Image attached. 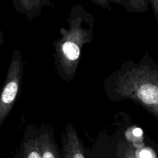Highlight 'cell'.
<instances>
[{
  "mask_svg": "<svg viewBox=\"0 0 158 158\" xmlns=\"http://www.w3.org/2000/svg\"><path fill=\"white\" fill-rule=\"evenodd\" d=\"M63 27L60 36L53 42L54 64L59 77L66 82L75 77L85 45L90 43L94 32V17L81 5H75Z\"/></svg>",
  "mask_w": 158,
  "mask_h": 158,
  "instance_id": "1",
  "label": "cell"
},
{
  "mask_svg": "<svg viewBox=\"0 0 158 158\" xmlns=\"http://www.w3.org/2000/svg\"><path fill=\"white\" fill-rule=\"evenodd\" d=\"M24 60L19 49L12 54L2 89L0 93V127L12 110L21 89L24 76Z\"/></svg>",
  "mask_w": 158,
  "mask_h": 158,
  "instance_id": "2",
  "label": "cell"
},
{
  "mask_svg": "<svg viewBox=\"0 0 158 158\" xmlns=\"http://www.w3.org/2000/svg\"><path fill=\"white\" fill-rule=\"evenodd\" d=\"M15 158H42L38 126L29 124L26 127Z\"/></svg>",
  "mask_w": 158,
  "mask_h": 158,
  "instance_id": "3",
  "label": "cell"
},
{
  "mask_svg": "<svg viewBox=\"0 0 158 158\" xmlns=\"http://www.w3.org/2000/svg\"><path fill=\"white\" fill-rule=\"evenodd\" d=\"M62 158H86L85 148L75 127L67 123L62 136Z\"/></svg>",
  "mask_w": 158,
  "mask_h": 158,
  "instance_id": "4",
  "label": "cell"
},
{
  "mask_svg": "<svg viewBox=\"0 0 158 158\" xmlns=\"http://www.w3.org/2000/svg\"><path fill=\"white\" fill-rule=\"evenodd\" d=\"M39 143L42 158H62L51 126L43 124L39 127Z\"/></svg>",
  "mask_w": 158,
  "mask_h": 158,
  "instance_id": "5",
  "label": "cell"
},
{
  "mask_svg": "<svg viewBox=\"0 0 158 158\" xmlns=\"http://www.w3.org/2000/svg\"><path fill=\"white\" fill-rule=\"evenodd\" d=\"M15 10L29 21L41 15L43 9L50 5L51 0H12Z\"/></svg>",
  "mask_w": 158,
  "mask_h": 158,
  "instance_id": "6",
  "label": "cell"
},
{
  "mask_svg": "<svg viewBox=\"0 0 158 158\" xmlns=\"http://www.w3.org/2000/svg\"><path fill=\"white\" fill-rule=\"evenodd\" d=\"M116 158H136L134 145L125 140H120L117 145Z\"/></svg>",
  "mask_w": 158,
  "mask_h": 158,
  "instance_id": "7",
  "label": "cell"
},
{
  "mask_svg": "<svg viewBox=\"0 0 158 158\" xmlns=\"http://www.w3.org/2000/svg\"><path fill=\"white\" fill-rule=\"evenodd\" d=\"M136 158H156L154 153L149 149L147 148H141V149H135Z\"/></svg>",
  "mask_w": 158,
  "mask_h": 158,
  "instance_id": "8",
  "label": "cell"
},
{
  "mask_svg": "<svg viewBox=\"0 0 158 158\" xmlns=\"http://www.w3.org/2000/svg\"><path fill=\"white\" fill-rule=\"evenodd\" d=\"M97 5L103 7L109 8L112 3H117V4L121 5L123 3V0H92Z\"/></svg>",
  "mask_w": 158,
  "mask_h": 158,
  "instance_id": "9",
  "label": "cell"
},
{
  "mask_svg": "<svg viewBox=\"0 0 158 158\" xmlns=\"http://www.w3.org/2000/svg\"><path fill=\"white\" fill-rule=\"evenodd\" d=\"M143 134V132H142L140 128H135V129L133 131V135L136 137H140Z\"/></svg>",
  "mask_w": 158,
  "mask_h": 158,
  "instance_id": "10",
  "label": "cell"
},
{
  "mask_svg": "<svg viewBox=\"0 0 158 158\" xmlns=\"http://www.w3.org/2000/svg\"><path fill=\"white\" fill-rule=\"evenodd\" d=\"M151 1L153 5V7H154V11H155V13L157 14L158 16V0H151Z\"/></svg>",
  "mask_w": 158,
  "mask_h": 158,
  "instance_id": "11",
  "label": "cell"
},
{
  "mask_svg": "<svg viewBox=\"0 0 158 158\" xmlns=\"http://www.w3.org/2000/svg\"><path fill=\"white\" fill-rule=\"evenodd\" d=\"M3 44V33L1 30H0V48H1L2 45Z\"/></svg>",
  "mask_w": 158,
  "mask_h": 158,
  "instance_id": "12",
  "label": "cell"
}]
</instances>
